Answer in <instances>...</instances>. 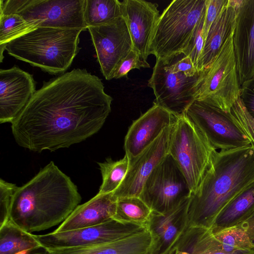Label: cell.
<instances>
[{
	"label": "cell",
	"mask_w": 254,
	"mask_h": 254,
	"mask_svg": "<svg viewBox=\"0 0 254 254\" xmlns=\"http://www.w3.org/2000/svg\"><path fill=\"white\" fill-rule=\"evenodd\" d=\"M150 67V65L136 51L132 50L120 63L117 67L113 78L127 77L128 73L133 69Z\"/></svg>",
	"instance_id": "31"
},
{
	"label": "cell",
	"mask_w": 254,
	"mask_h": 254,
	"mask_svg": "<svg viewBox=\"0 0 254 254\" xmlns=\"http://www.w3.org/2000/svg\"><path fill=\"white\" fill-rule=\"evenodd\" d=\"M240 98L248 112L254 119V77L241 86Z\"/></svg>",
	"instance_id": "35"
},
{
	"label": "cell",
	"mask_w": 254,
	"mask_h": 254,
	"mask_svg": "<svg viewBox=\"0 0 254 254\" xmlns=\"http://www.w3.org/2000/svg\"><path fill=\"white\" fill-rule=\"evenodd\" d=\"M234 32L228 38L211 64L199 72L194 100L204 101L227 112L240 95L233 48Z\"/></svg>",
	"instance_id": "6"
},
{
	"label": "cell",
	"mask_w": 254,
	"mask_h": 254,
	"mask_svg": "<svg viewBox=\"0 0 254 254\" xmlns=\"http://www.w3.org/2000/svg\"><path fill=\"white\" fill-rule=\"evenodd\" d=\"M190 194L184 175L169 153L146 180L139 197L151 211L165 213Z\"/></svg>",
	"instance_id": "10"
},
{
	"label": "cell",
	"mask_w": 254,
	"mask_h": 254,
	"mask_svg": "<svg viewBox=\"0 0 254 254\" xmlns=\"http://www.w3.org/2000/svg\"><path fill=\"white\" fill-rule=\"evenodd\" d=\"M81 200L76 185L51 161L17 188L9 220L30 233L45 230L63 223Z\"/></svg>",
	"instance_id": "2"
},
{
	"label": "cell",
	"mask_w": 254,
	"mask_h": 254,
	"mask_svg": "<svg viewBox=\"0 0 254 254\" xmlns=\"http://www.w3.org/2000/svg\"><path fill=\"white\" fill-rule=\"evenodd\" d=\"M190 197L165 213L152 211L146 225L152 239L150 254H169L189 227L188 208Z\"/></svg>",
	"instance_id": "18"
},
{
	"label": "cell",
	"mask_w": 254,
	"mask_h": 254,
	"mask_svg": "<svg viewBox=\"0 0 254 254\" xmlns=\"http://www.w3.org/2000/svg\"><path fill=\"white\" fill-rule=\"evenodd\" d=\"M37 27L16 14H0V63L3 59V52L8 43Z\"/></svg>",
	"instance_id": "27"
},
{
	"label": "cell",
	"mask_w": 254,
	"mask_h": 254,
	"mask_svg": "<svg viewBox=\"0 0 254 254\" xmlns=\"http://www.w3.org/2000/svg\"><path fill=\"white\" fill-rule=\"evenodd\" d=\"M207 0H174L156 23L149 55L165 60L184 53L205 15Z\"/></svg>",
	"instance_id": "5"
},
{
	"label": "cell",
	"mask_w": 254,
	"mask_h": 254,
	"mask_svg": "<svg viewBox=\"0 0 254 254\" xmlns=\"http://www.w3.org/2000/svg\"><path fill=\"white\" fill-rule=\"evenodd\" d=\"M239 82L254 77V0H240L233 36Z\"/></svg>",
	"instance_id": "16"
},
{
	"label": "cell",
	"mask_w": 254,
	"mask_h": 254,
	"mask_svg": "<svg viewBox=\"0 0 254 254\" xmlns=\"http://www.w3.org/2000/svg\"><path fill=\"white\" fill-rule=\"evenodd\" d=\"M117 200L113 192L98 193L86 202L78 205L54 232H62L93 226L113 219Z\"/></svg>",
	"instance_id": "20"
},
{
	"label": "cell",
	"mask_w": 254,
	"mask_h": 254,
	"mask_svg": "<svg viewBox=\"0 0 254 254\" xmlns=\"http://www.w3.org/2000/svg\"><path fill=\"white\" fill-rule=\"evenodd\" d=\"M151 242V235L146 229L109 243L48 250L49 254H150Z\"/></svg>",
	"instance_id": "21"
},
{
	"label": "cell",
	"mask_w": 254,
	"mask_h": 254,
	"mask_svg": "<svg viewBox=\"0 0 254 254\" xmlns=\"http://www.w3.org/2000/svg\"><path fill=\"white\" fill-rule=\"evenodd\" d=\"M176 123L166 127L153 143L129 161L128 169L124 179L113 192L117 198L139 196L146 180L169 153Z\"/></svg>",
	"instance_id": "14"
},
{
	"label": "cell",
	"mask_w": 254,
	"mask_h": 254,
	"mask_svg": "<svg viewBox=\"0 0 254 254\" xmlns=\"http://www.w3.org/2000/svg\"><path fill=\"white\" fill-rule=\"evenodd\" d=\"M158 5L143 0L121 1L122 16L132 39L133 50L147 61L154 29L160 16Z\"/></svg>",
	"instance_id": "19"
},
{
	"label": "cell",
	"mask_w": 254,
	"mask_h": 254,
	"mask_svg": "<svg viewBox=\"0 0 254 254\" xmlns=\"http://www.w3.org/2000/svg\"><path fill=\"white\" fill-rule=\"evenodd\" d=\"M203 254H254V251L248 252H237L234 253H226L219 251L208 252Z\"/></svg>",
	"instance_id": "38"
},
{
	"label": "cell",
	"mask_w": 254,
	"mask_h": 254,
	"mask_svg": "<svg viewBox=\"0 0 254 254\" xmlns=\"http://www.w3.org/2000/svg\"><path fill=\"white\" fill-rule=\"evenodd\" d=\"M254 213V182L249 185L220 211L209 229L212 235L237 226Z\"/></svg>",
	"instance_id": "23"
},
{
	"label": "cell",
	"mask_w": 254,
	"mask_h": 254,
	"mask_svg": "<svg viewBox=\"0 0 254 254\" xmlns=\"http://www.w3.org/2000/svg\"><path fill=\"white\" fill-rule=\"evenodd\" d=\"M84 0H0V14H16L38 27L87 29Z\"/></svg>",
	"instance_id": "8"
},
{
	"label": "cell",
	"mask_w": 254,
	"mask_h": 254,
	"mask_svg": "<svg viewBox=\"0 0 254 254\" xmlns=\"http://www.w3.org/2000/svg\"><path fill=\"white\" fill-rule=\"evenodd\" d=\"M229 0H207L203 25V38L205 42L212 24L225 8Z\"/></svg>",
	"instance_id": "34"
},
{
	"label": "cell",
	"mask_w": 254,
	"mask_h": 254,
	"mask_svg": "<svg viewBox=\"0 0 254 254\" xmlns=\"http://www.w3.org/2000/svg\"><path fill=\"white\" fill-rule=\"evenodd\" d=\"M178 117L155 104L134 121L125 138L124 148L130 161L153 143Z\"/></svg>",
	"instance_id": "17"
},
{
	"label": "cell",
	"mask_w": 254,
	"mask_h": 254,
	"mask_svg": "<svg viewBox=\"0 0 254 254\" xmlns=\"http://www.w3.org/2000/svg\"><path fill=\"white\" fill-rule=\"evenodd\" d=\"M254 182V150L242 148L216 151L196 190L190 197L189 227L210 229L223 207Z\"/></svg>",
	"instance_id": "3"
},
{
	"label": "cell",
	"mask_w": 254,
	"mask_h": 254,
	"mask_svg": "<svg viewBox=\"0 0 254 254\" xmlns=\"http://www.w3.org/2000/svg\"><path fill=\"white\" fill-rule=\"evenodd\" d=\"M240 2V0H229L226 6L211 25L204 42L198 72L211 64L226 40L234 32L237 8Z\"/></svg>",
	"instance_id": "22"
},
{
	"label": "cell",
	"mask_w": 254,
	"mask_h": 254,
	"mask_svg": "<svg viewBox=\"0 0 254 254\" xmlns=\"http://www.w3.org/2000/svg\"><path fill=\"white\" fill-rule=\"evenodd\" d=\"M94 47L103 75L113 79L115 71L133 50L132 39L124 18L122 16L107 24L87 27Z\"/></svg>",
	"instance_id": "13"
},
{
	"label": "cell",
	"mask_w": 254,
	"mask_h": 254,
	"mask_svg": "<svg viewBox=\"0 0 254 254\" xmlns=\"http://www.w3.org/2000/svg\"><path fill=\"white\" fill-rule=\"evenodd\" d=\"M83 31L38 27L8 43L5 50L45 72L62 74L66 72L79 51V35Z\"/></svg>",
	"instance_id": "4"
},
{
	"label": "cell",
	"mask_w": 254,
	"mask_h": 254,
	"mask_svg": "<svg viewBox=\"0 0 254 254\" xmlns=\"http://www.w3.org/2000/svg\"><path fill=\"white\" fill-rule=\"evenodd\" d=\"M17 187L14 184L0 180V226L9 220L12 199Z\"/></svg>",
	"instance_id": "32"
},
{
	"label": "cell",
	"mask_w": 254,
	"mask_h": 254,
	"mask_svg": "<svg viewBox=\"0 0 254 254\" xmlns=\"http://www.w3.org/2000/svg\"><path fill=\"white\" fill-rule=\"evenodd\" d=\"M199 72L192 77L172 71L160 59H156L148 82L155 99L153 104L166 109L176 117L183 115L194 100L195 85Z\"/></svg>",
	"instance_id": "11"
},
{
	"label": "cell",
	"mask_w": 254,
	"mask_h": 254,
	"mask_svg": "<svg viewBox=\"0 0 254 254\" xmlns=\"http://www.w3.org/2000/svg\"><path fill=\"white\" fill-rule=\"evenodd\" d=\"M16 254H49V251L46 248L41 247L38 248L19 252Z\"/></svg>",
	"instance_id": "37"
},
{
	"label": "cell",
	"mask_w": 254,
	"mask_h": 254,
	"mask_svg": "<svg viewBox=\"0 0 254 254\" xmlns=\"http://www.w3.org/2000/svg\"><path fill=\"white\" fill-rule=\"evenodd\" d=\"M239 225L246 230L254 246V213L246 221Z\"/></svg>",
	"instance_id": "36"
},
{
	"label": "cell",
	"mask_w": 254,
	"mask_h": 254,
	"mask_svg": "<svg viewBox=\"0 0 254 254\" xmlns=\"http://www.w3.org/2000/svg\"><path fill=\"white\" fill-rule=\"evenodd\" d=\"M102 177L98 193L113 192L124 179L129 166V159L125 154L123 158L113 161L108 158L103 163H98Z\"/></svg>",
	"instance_id": "28"
},
{
	"label": "cell",
	"mask_w": 254,
	"mask_h": 254,
	"mask_svg": "<svg viewBox=\"0 0 254 254\" xmlns=\"http://www.w3.org/2000/svg\"><path fill=\"white\" fill-rule=\"evenodd\" d=\"M36 90L33 75L17 65L0 70V123L11 124Z\"/></svg>",
	"instance_id": "15"
},
{
	"label": "cell",
	"mask_w": 254,
	"mask_h": 254,
	"mask_svg": "<svg viewBox=\"0 0 254 254\" xmlns=\"http://www.w3.org/2000/svg\"><path fill=\"white\" fill-rule=\"evenodd\" d=\"M204 17L205 15L199 23L189 46L184 53L190 58L197 72L204 44L203 38Z\"/></svg>",
	"instance_id": "30"
},
{
	"label": "cell",
	"mask_w": 254,
	"mask_h": 254,
	"mask_svg": "<svg viewBox=\"0 0 254 254\" xmlns=\"http://www.w3.org/2000/svg\"><path fill=\"white\" fill-rule=\"evenodd\" d=\"M163 61L172 71L181 72L187 77L194 76L198 73L190 58L183 53L176 54Z\"/></svg>",
	"instance_id": "33"
},
{
	"label": "cell",
	"mask_w": 254,
	"mask_h": 254,
	"mask_svg": "<svg viewBox=\"0 0 254 254\" xmlns=\"http://www.w3.org/2000/svg\"><path fill=\"white\" fill-rule=\"evenodd\" d=\"M152 211L137 196L118 197L115 214L113 219L125 223L146 227Z\"/></svg>",
	"instance_id": "26"
},
{
	"label": "cell",
	"mask_w": 254,
	"mask_h": 254,
	"mask_svg": "<svg viewBox=\"0 0 254 254\" xmlns=\"http://www.w3.org/2000/svg\"><path fill=\"white\" fill-rule=\"evenodd\" d=\"M113 98L98 76L74 68L44 81L11 123L16 143L31 151H54L97 132Z\"/></svg>",
	"instance_id": "1"
},
{
	"label": "cell",
	"mask_w": 254,
	"mask_h": 254,
	"mask_svg": "<svg viewBox=\"0 0 254 254\" xmlns=\"http://www.w3.org/2000/svg\"><path fill=\"white\" fill-rule=\"evenodd\" d=\"M184 115L216 149L231 150L251 145L249 139L230 112L194 100Z\"/></svg>",
	"instance_id": "9"
},
{
	"label": "cell",
	"mask_w": 254,
	"mask_h": 254,
	"mask_svg": "<svg viewBox=\"0 0 254 254\" xmlns=\"http://www.w3.org/2000/svg\"><path fill=\"white\" fill-rule=\"evenodd\" d=\"M41 247L34 234L20 228L11 220L0 226V254H16Z\"/></svg>",
	"instance_id": "24"
},
{
	"label": "cell",
	"mask_w": 254,
	"mask_h": 254,
	"mask_svg": "<svg viewBox=\"0 0 254 254\" xmlns=\"http://www.w3.org/2000/svg\"><path fill=\"white\" fill-rule=\"evenodd\" d=\"M120 16V0H84V18L87 27L104 25Z\"/></svg>",
	"instance_id": "25"
},
{
	"label": "cell",
	"mask_w": 254,
	"mask_h": 254,
	"mask_svg": "<svg viewBox=\"0 0 254 254\" xmlns=\"http://www.w3.org/2000/svg\"><path fill=\"white\" fill-rule=\"evenodd\" d=\"M230 113L249 139L254 150V119L248 112L240 97L232 107Z\"/></svg>",
	"instance_id": "29"
},
{
	"label": "cell",
	"mask_w": 254,
	"mask_h": 254,
	"mask_svg": "<svg viewBox=\"0 0 254 254\" xmlns=\"http://www.w3.org/2000/svg\"><path fill=\"white\" fill-rule=\"evenodd\" d=\"M216 151L199 129L184 115L178 117L169 154L184 175L191 194L199 186Z\"/></svg>",
	"instance_id": "7"
},
{
	"label": "cell",
	"mask_w": 254,
	"mask_h": 254,
	"mask_svg": "<svg viewBox=\"0 0 254 254\" xmlns=\"http://www.w3.org/2000/svg\"><path fill=\"white\" fill-rule=\"evenodd\" d=\"M146 227L114 219L97 225L62 232L34 235L48 250L86 247L109 243L142 232Z\"/></svg>",
	"instance_id": "12"
}]
</instances>
